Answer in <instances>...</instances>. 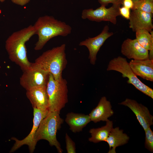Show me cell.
Instances as JSON below:
<instances>
[{"instance_id":"6da1fadb","label":"cell","mask_w":153,"mask_h":153,"mask_svg":"<svg viewBox=\"0 0 153 153\" xmlns=\"http://www.w3.org/2000/svg\"><path fill=\"white\" fill-rule=\"evenodd\" d=\"M35 34L33 25L13 33L5 41V48L9 58L18 65L23 71L31 65L27 56L26 43Z\"/></svg>"},{"instance_id":"7a4b0ae2","label":"cell","mask_w":153,"mask_h":153,"mask_svg":"<svg viewBox=\"0 0 153 153\" xmlns=\"http://www.w3.org/2000/svg\"><path fill=\"white\" fill-rule=\"evenodd\" d=\"M33 26L38 37L34 47L35 50H41L51 39L59 36H66L72 30L69 25L48 15L39 17Z\"/></svg>"},{"instance_id":"3957f363","label":"cell","mask_w":153,"mask_h":153,"mask_svg":"<svg viewBox=\"0 0 153 153\" xmlns=\"http://www.w3.org/2000/svg\"><path fill=\"white\" fill-rule=\"evenodd\" d=\"M66 44H63L43 52L35 62L43 70L52 75L54 79L60 80L67 63L65 52Z\"/></svg>"},{"instance_id":"277c9868","label":"cell","mask_w":153,"mask_h":153,"mask_svg":"<svg viewBox=\"0 0 153 153\" xmlns=\"http://www.w3.org/2000/svg\"><path fill=\"white\" fill-rule=\"evenodd\" d=\"M60 114L56 111H49L40 123L35 135V140L37 143L40 140H45L51 146H55L58 153H62L63 150L56 138L57 133L64 121Z\"/></svg>"},{"instance_id":"5b68a950","label":"cell","mask_w":153,"mask_h":153,"mask_svg":"<svg viewBox=\"0 0 153 153\" xmlns=\"http://www.w3.org/2000/svg\"><path fill=\"white\" fill-rule=\"evenodd\" d=\"M66 80L62 78L60 80L54 79L49 73L46 87L48 96L50 111H56L60 113L61 110L68 102V89Z\"/></svg>"},{"instance_id":"8992f818","label":"cell","mask_w":153,"mask_h":153,"mask_svg":"<svg viewBox=\"0 0 153 153\" xmlns=\"http://www.w3.org/2000/svg\"><path fill=\"white\" fill-rule=\"evenodd\" d=\"M107 70L114 71L121 73L122 77L128 78V83L131 84L137 89L153 99V90L139 80L131 70L126 58L119 56L111 60Z\"/></svg>"},{"instance_id":"52a82bcc","label":"cell","mask_w":153,"mask_h":153,"mask_svg":"<svg viewBox=\"0 0 153 153\" xmlns=\"http://www.w3.org/2000/svg\"><path fill=\"white\" fill-rule=\"evenodd\" d=\"M49 73L35 62L23 71L20 79V85L26 90L32 88L46 87Z\"/></svg>"},{"instance_id":"ba28073f","label":"cell","mask_w":153,"mask_h":153,"mask_svg":"<svg viewBox=\"0 0 153 153\" xmlns=\"http://www.w3.org/2000/svg\"><path fill=\"white\" fill-rule=\"evenodd\" d=\"M120 7L113 5L107 8L101 5L95 9H85L82 12L81 18L96 22L108 21L114 24L117 22V17L120 16L118 9Z\"/></svg>"},{"instance_id":"9c48e42d","label":"cell","mask_w":153,"mask_h":153,"mask_svg":"<svg viewBox=\"0 0 153 153\" xmlns=\"http://www.w3.org/2000/svg\"><path fill=\"white\" fill-rule=\"evenodd\" d=\"M33 108V125L31 132L26 137L22 140H19L15 137L12 138L11 139L14 140L15 143L10 152H14L24 145H28L30 152L33 153L34 152L37 144L35 140V133L41 121L46 117L49 111Z\"/></svg>"},{"instance_id":"30bf717a","label":"cell","mask_w":153,"mask_h":153,"mask_svg":"<svg viewBox=\"0 0 153 153\" xmlns=\"http://www.w3.org/2000/svg\"><path fill=\"white\" fill-rule=\"evenodd\" d=\"M109 30V26L106 25L99 34L93 37H89L79 44V46H85L87 48L89 52L88 59L90 63L93 65L95 64L97 55L100 48L105 41L113 34Z\"/></svg>"},{"instance_id":"8fae6325","label":"cell","mask_w":153,"mask_h":153,"mask_svg":"<svg viewBox=\"0 0 153 153\" xmlns=\"http://www.w3.org/2000/svg\"><path fill=\"white\" fill-rule=\"evenodd\" d=\"M129 107L135 114L140 124L144 131L153 124V116L150 114L147 107L129 98L118 103Z\"/></svg>"},{"instance_id":"7c38bea8","label":"cell","mask_w":153,"mask_h":153,"mask_svg":"<svg viewBox=\"0 0 153 153\" xmlns=\"http://www.w3.org/2000/svg\"><path fill=\"white\" fill-rule=\"evenodd\" d=\"M152 14L138 10H132L129 20V27L132 31L144 29L150 32L152 30Z\"/></svg>"},{"instance_id":"4fadbf2b","label":"cell","mask_w":153,"mask_h":153,"mask_svg":"<svg viewBox=\"0 0 153 153\" xmlns=\"http://www.w3.org/2000/svg\"><path fill=\"white\" fill-rule=\"evenodd\" d=\"M121 52L129 59L138 60L148 58V51L141 46L136 39L125 40L121 45Z\"/></svg>"},{"instance_id":"5bb4252c","label":"cell","mask_w":153,"mask_h":153,"mask_svg":"<svg viewBox=\"0 0 153 153\" xmlns=\"http://www.w3.org/2000/svg\"><path fill=\"white\" fill-rule=\"evenodd\" d=\"M26 95L33 108L43 110H48V98L46 87H38L26 90Z\"/></svg>"},{"instance_id":"9a60e30c","label":"cell","mask_w":153,"mask_h":153,"mask_svg":"<svg viewBox=\"0 0 153 153\" xmlns=\"http://www.w3.org/2000/svg\"><path fill=\"white\" fill-rule=\"evenodd\" d=\"M129 64L136 76L153 81V60L149 58L142 60H131Z\"/></svg>"},{"instance_id":"2e32d148","label":"cell","mask_w":153,"mask_h":153,"mask_svg":"<svg viewBox=\"0 0 153 153\" xmlns=\"http://www.w3.org/2000/svg\"><path fill=\"white\" fill-rule=\"evenodd\" d=\"M114 112L110 102L105 96L102 97L97 106L90 113L91 121L96 123L101 121L106 122L112 116Z\"/></svg>"},{"instance_id":"e0dca14e","label":"cell","mask_w":153,"mask_h":153,"mask_svg":"<svg viewBox=\"0 0 153 153\" xmlns=\"http://www.w3.org/2000/svg\"><path fill=\"white\" fill-rule=\"evenodd\" d=\"M65 121L72 132L76 133L81 131L91 121L89 115L70 112L66 115Z\"/></svg>"},{"instance_id":"ac0fdd59","label":"cell","mask_w":153,"mask_h":153,"mask_svg":"<svg viewBox=\"0 0 153 153\" xmlns=\"http://www.w3.org/2000/svg\"><path fill=\"white\" fill-rule=\"evenodd\" d=\"M129 139V136L123 132V130L119 127L113 128L105 142L108 144L109 153H116V149L118 146L127 144Z\"/></svg>"},{"instance_id":"d6986e66","label":"cell","mask_w":153,"mask_h":153,"mask_svg":"<svg viewBox=\"0 0 153 153\" xmlns=\"http://www.w3.org/2000/svg\"><path fill=\"white\" fill-rule=\"evenodd\" d=\"M105 125L100 128L90 129L89 132L91 137L88 140L90 142L97 143L102 141H105L113 128V123L109 120L106 122Z\"/></svg>"},{"instance_id":"ffe728a7","label":"cell","mask_w":153,"mask_h":153,"mask_svg":"<svg viewBox=\"0 0 153 153\" xmlns=\"http://www.w3.org/2000/svg\"><path fill=\"white\" fill-rule=\"evenodd\" d=\"M136 39L143 47L149 51L148 58L153 60V31L144 29L135 32Z\"/></svg>"},{"instance_id":"44dd1931","label":"cell","mask_w":153,"mask_h":153,"mask_svg":"<svg viewBox=\"0 0 153 153\" xmlns=\"http://www.w3.org/2000/svg\"><path fill=\"white\" fill-rule=\"evenodd\" d=\"M133 2L132 10H138L153 14V1L149 0H139Z\"/></svg>"},{"instance_id":"7402d4cb","label":"cell","mask_w":153,"mask_h":153,"mask_svg":"<svg viewBox=\"0 0 153 153\" xmlns=\"http://www.w3.org/2000/svg\"><path fill=\"white\" fill-rule=\"evenodd\" d=\"M145 147L151 152H153V132L150 127L145 131Z\"/></svg>"},{"instance_id":"603a6c76","label":"cell","mask_w":153,"mask_h":153,"mask_svg":"<svg viewBox=\"0 0 153 153\" xmlns=\"http://www.w3.org/2000/svg\"><path fill=\"white\" fill-rule=\"evenodd\" d=\"M65 141L67 153H76L75 143L67 133L65 135Z\"/></svg>"},{"instance_id":"cb8c5ba5","label":"cell","mask_w":153,"mask_h":153,"mask_svg":"<svg viewBox=\"0 0 153 153\" xmlns=\"http://www.w3.org/2000/svg\"><path fill=\"white\" fill-rule=\"evenodd\" d=\"M123 0H98L101 5L107 6L109 3H112V5L120 7L122 4Z\"/></svg>"},{"instance_id":"d4e9b609","label":"cell","mask_w":153,"mask_h":153,"mask_svg":"<svg viewBox=\"0 0 153 153\" xmlns=\"http://www.w3.org/2000/svg\"><path fill=\"white\" fill-rule=\"evenodd\" d=\"M118 10L120 15L127 20H129L130 15V9L124 6L120 7L118 9Z\"/></svg>"},{"instance_id":"484cf974","label":"cell","mask_w":153,"mask_h":153,"mask_svg":"<svg viewBox=\"0 0 153 153\" xmlns=\"http://www.w3.org/2000/svg\"><path fill=\"white\" fill-rule=\"evenodd\" d=\"M122 4L123 6L132 9L133 6L134 2L133 0H123Z\"/></svg>"},{"instance_id":"4316f807","label":"cell","mask_w":153,"mask_h":153,"mask_svg":"<svg viewBox=\"0 0 153 153\" xmlns=\"http://www.w3.org/2000/svg\"><path fill=\"white\" fill-rule=\"evenodd\" d=\"M13 3L21 6H24L30 1V0H11Z\"/></svg>"},{"instance_id":"83f0119b","label":"cell","mask_w":153,"mask_h":153,"mask_svg":"<svg viewBox=\"0 0 153 153\" xmlns=\"http://www.w3.org/2000/svg\"><path fill=\"white\" fill-rule=\"evenodd\" d=\"M5 0H0V1L1 2H3L5 1Z\"/></svg>"},{"instance_id":"f1b7e54d","label":"cell","mask_w":153,"mask_h":153,"mask_svg":"<svg viewBox=\"0 0 153 153\" xmlns=\"http://www.w3.org/2000/svg\"><path fill=\"white\" fill-rule=\"evenodd\" d=\"M138 0H133V1H138Z\"/></svg>"},{"instance_id":"f546056e","label":"cell","mask_w":153,"mask_h":153,"mask_svg":"<svg viewBox=\"0 0 153 153\" xmlns=\"http://www.w3.org/2000/svg\"><path fill=\"white\" fill-rule=\"evenodd\" d=\"M149 0L153 1V0Z\"/></svg>"}]
</instances>
